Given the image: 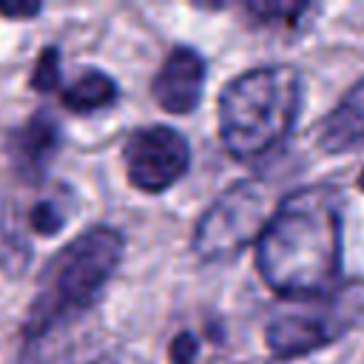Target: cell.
<instances>
[{
    "instance_id": "277c9868",
    "label": "cell",
    "mask_w": 364,
    "mask_h": 364,
    "mask_svg": "<svg viewBox=\"0 0 364 364\" xmlns=\"http://www.w3.org/2000/svg\"><path fill=\"white\" fill-rule=\"evenodd\" d=\"M364 313L361 284L338 287L321 299H304L301 307L276 313L264 327L267 350L276 358L307 355L338 341Z\"/></svg>"
},
{
    "instance_id": "3957f363",
    "label": "cell",
    "mask_w": 364,
    "mask_h": 364,
    "mask_svg": "<svg viewBox=\"0 0 364 364\" xmlns=\"http://www.w3.org/2000/svg\"><path fill=\"white\" fill-rule=\"evenodd\" d=\"M301 77L293 65H259L233 77L219 94L222 145L242 162L270 154L293 131Z\"/></svg>"
},
{
    "instance_id": "e0dca14e",
    "label": "cell",
    "mask_w": 364,
    "mask_h": 364,
    "mask_svg": "<svg viewBox=\"0 0 364 364\" xmlns=\"http://www.w3.org/2000/svg\"><path fill=\"white\" fill-rule=\"evenodd\" d=\"M358 188L364 191V168H361V173H358Z\"/></svg>"
},
{
    "instance_id": "9a60e30c",
    "label": "cell",
    "mask_w": 364,
    "mask_h": 364,
    "mask_svg": "<svg viewBox=\"0 0 364 364\" xmlns=\"http://www.w3.org/2000/svg\"><path fill=\"white\" fill-rule=\"evenodd\" d=\"M40 11V3H0V14L6 17H34Z\"/></svg>"
},
{
    "instance_id": "ba28073f",
    "label": "cell",
    "mask_w": 364,
    "mask_h": 364,
    "mask_svg": "<svg viewBox=\"0 0 364 364\" xmlns=\"http://www.w3.org/2000/svg\"><path fill=\"white\" fill-rule=\"evenodd\" d=\"M316 142L327 154H344L364 145V77L316 125Z\"/></svg>"
},
{
    "instance_id": "2e32d148",
    "label": "cell",
    "mask_w": 364,
    "mask_h": 364,
    "mask_svg": "<svg viewBox=\"0 0 364 364\" xmlns=\"http://www.w3.org/2000/svg\"><path fill=\"white\" fill-rule=\"evenodd\" d=\"M94 364H145V361L136 358V355H128V353H111V355H105V358H100Z\"/></svg>"
},
{
    "instance_id": "5b68a950",
    "label": "cell",
    "mask_w": 364,
    "mask_h": 364,
    "mask_svg": "<svg viewBox=\"0 0 364 364\" xmlns=\"http://www.w3.org/2000/svg\"><path fill=\"white\" fill-rule=\"evenodd\" d=\"M270 191L259 179H242L228 188L196 222L193 250L205 262H225L259 239L273 216Z\"/></svg>"
},
{
    "instance_id": "8992f818",
    "label": "cell",
    "mask_w": 364,
    "mask_h": 364,
    "mask_svg": "<svg viewBox=\"0 0 364 364\" xmlns=\"http://www.w3.org/2000/svg\"><path fill=\"white\" fill-rule=\"evenodd\" d=\"M122 159L128 182L136 191L162 193L185 176L191 165V145L171 125H148L128 136Z\"/></svg>"
},
{
    "instance_id": "52a82bcc",
    "label": "cell",
    "mask_w": 364,
    "mask_h": 364,
    "mask_svg": "<svg viewBox=\"0 0 364 364\" xmlns=\"http://www.w3.org/2000/svg\"><path fill=\"white\" fill-rule=\"evenodd\" d=\"M205 77L208 68L202 54L191 46H173L154 74L151 94L168 114H191L202 100Z\"/></svg>"
},
{
    "instance_id": "6da1fadb",
    "label": "cell",
    "mask_w": 364,
    "mask_h": 364,
    "mask_svg": "<svg viewBox=\"0 0 364 364\" xmlns=\"http://www.w3.org/2000/svg\"><path fill=\"white\" fill-rule=\"evenodd\" d=\"M256 270L284 299H321L341 279V193L307 185L287 193L256 239Z\"/></svg>"
},
{
    "instance_id": "4fadbf2b",
    "label": "cell",
    "mask_w": 364,
    "mask_h": 364,
    "mask_svg": "<svg viewBox=\"0 0 364 364\" xmlns=\"http://www.w3.org/2000/svg\"><path fill=\"white\" fill-rule=\"evenodd\" d=\"M63 222H65V213L60 210L57 202L46 199V202H37L34 210H31V230H37V233L51 236V233H57L63 228Z\"/></svg>"
},
{
    "instance_id": "5bb4252c",
    "label": "cell",
    "mask_w": 364,
    "mask_h": 364,
    "mask_svg": "<svg viewBox=\"0 0 364 364\" xmlns=\"http://www.w3.org/2000/svg\"><path fill=\"white\" fill-rule=\"evenodd\" d=\"M196 355H199V341L193 333L182 330L173 336L171 347H168V364H196Z\"/></svg>"
},
{
    "instance_id": "30bf717a",
    "label": "cell",
    "mask_w": 364,
    "mask_h": 364,
    "mask_svg": "<svg viewBox=\"0 0 364 364\" xmlns=\"http://www.w3.org/2000/svg\"><path fill=\"white\" fill-rule=\"evenodd\" d=\"M119 91L117 82L102 74V71H85L82 77H77L65 91H63V105L77 111V114H88V111H100L108 108L111 102H117Z\"/></svg>"
},
{
    "instance_id": "7a4b0ae2",
    "label": "cell",
    "mask_w": 364,
    "mask_h": 364,
    "mask_svg": "<svg viewBox=\"0 0 364 364\" xmlns=\"http://www.w3.org/2000/svg\"><path fill=\"white\" fill-rule=\"evenodd\" d=\"M122 250V233L111 225H94L60 247L40 276L37 296L23 324L26 338H43L60 324L85 313L117 273Z\"/></svg>"
},
{
    "instance_id": "9c48e42d",
    "label": "cell",
    "mask_w": 364,
    "mask_h": 364,
    "mask_svg": "<svg viewBox=\"0 0 364 364\" xmlns=\"http://www.w3.org/2000/svg\"><path fill=\"white\" fill-rule=\"evenodd\" d=\"M60 148V125L48 111H37L11 134V156L20 173L40 176Z\"/></svg>"
},
{
    "instance_id": "7c38bea8",
    "label": "cell",
    "mask_w": 364,
    "mask_h": 364,
    "mask_svg": "<svg viewBox=\"0 0 364 364\" xmlns=\"http://www.w3.org/2000/svg\"><path fill=\"white\" fill-rule=\"evenodd\" d=\"M60 82V51L57 46H48L40 51L34 71H31V85L37 91H54Z\"/></svg>"
},
{
    "instance_id": "8fae6325",
    "label": "cell",
    "mask_w": 364,
    "mask_h": 364,
    "mask_svg": "<svg viewBox=\"0 0 364 364\" xmlns=\"http://www.w3.org/2000/svg\"><path fill=\"white\" fill-rule=\"evenodd\" d=\"M310 6L307 3H247L245 11L256 20V23H287V26H296L299 17L307 11Z\"/></svg>"
}]
</instances>
